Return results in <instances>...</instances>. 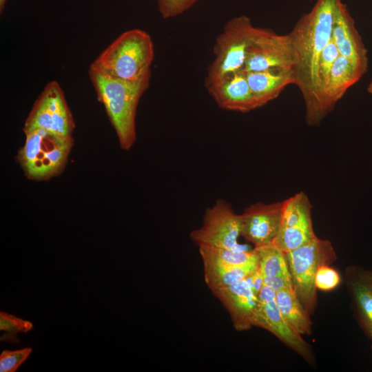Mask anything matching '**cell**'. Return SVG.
Here are the masks:
<instances>
[{"label":"cell","mask_w":372,"mask_h":372,"mask_svg":"<svg viewBox=\"0 0 372 372\" xmlns=\"http://www.w3.org/2000/svg\"><path fill=\"white\" fill-rule=\"evenodd\" d=\"M198 0H158V10L164 19L180 15L192 7Z\"/></svg>","instance_id":"484cf974"},{"label":"cell","mask_w":372,"mask_h":372,"mask_svg":"<svg viewBox=\"0 0 372 372\" xmlns=\"http://www.w3.org/2000/svg\"><path fill=\"white\" fill-rule=\"evenodd\" d=\"M33 329V324L29 320L18 318L3 311L0 312V331H4L1 335V342L17 344L19 333H28Z\"/></svg>","instance_id":"603a6c76"},{"label":"cell","mask_w":372,"mask_h":372,"mask_svg":"<svg viewBox=\"0 0 372 372\" xmlns=\"http://www.w3.org/2000/svg\"><path fill=\"white\" fill-rule=\"evenodd\" d=\"M241 236L240 214L221 199L206 209L200 227L190 232L192 240L198 247L237 248Z\"/></svg>","instance_id":"ba28073f"},{"label":"cell","mask_w":372,"mask_h":372,"mask_svg":"<svg viewBox=\"0 0 372 372\" xmlns=\"http://www.w3.org/2000/svg\"><path fill=\"white\" fill-rule=\"evenodd\" d=\"M258 28L245 15L227 21L216 40L215 59L209 67L205 86L242 70L248 50L256 39Z\"/></svg>","instance_id":"5b68a950"},{"label":"cell","mask_w":372,"mask_h":372,"mask_svg":"<svg viewBox=\"0 0 372 372\" xmlns=\"http://www.w3.org/2000/svg\"><path fill=\"white\" fill-rule=\"evenodd\" d=\"M250 275L229 287L211 290L227 309L234 329L238 331H247L252 327L258 304V294L252 287Z\"/></svg>","instance_id":"5bb4252c"},{"label":"cell","mask_w":372,"mask_h":372,"mask_svg":"<svg viewBox=\"0 0 372 372\" xmlns=\"http://www.w3.org/2000/svg\"><path fill=\"white\" fill-rule=\"evenodd\" d=\"M338 0H317L311 10L298 20L289 33L297 58L294 84L306 107L308 125H320L318 119L317 83L320 59L332 37V25Z\"/></svg>","instance_id":"6da1fadb"},{"label":"cell","mask_w":372,"mask_h":372,"mask_svg":"<svg viewBox=\"0 0 372 372\" xmlns=\"http://www.w3.org/2000/svg\"><path fill=\"white\" fill-rule=\"evenodd\" d=\"M369 334H370V335H371V337L372 338V331H369Z\"/></svg>","instance_id":"f1b7e54d"},{"label":"cell","mask_w":372,"mask_h":372,"mask_svg":"<svg viewBox=\"0 0 372 372\" xmlns=\"http://www.w3.org/2000/svg\"><path fill=\"white\" fill-rule=\"evenodd\" d=\"M367 92L369 93V94H372V81L370 82V83L368 85V87H367Z\"/></svg>","instance_id":"83f0119b"},{"label":"cell","mask_w":372,"mask_h":372,"mask_svg":"<svg viewBox=\"0 0 372 372\" xmlns=\"http://www.w3.org/2000/svg\"><path fill=\"white\" fill-rule=\"evenodd\" d=\"M254 251L264 285L276 291L293 287L285 253L273 244L254 247Z\"/></svg>","instance_id":"e0dca14e"},{"label":"cell","mask_w":372,"mask_h":372,"mask_svg":"<svg viewBox=\"0 0 372 372\" xmlns=\"http://www.w3.org/2000/svg\"><path fill=\"white\" fill-rule=\"evenodd\" d=\"M371 23H372V21H371Z\"/></svg>","instance_id":"f546056e"},{"label":"cell","mask_w":372,"mask_h":372,"mask_svg":"<svg viewBox=\"0 0 372 372\" xmlns=\"http://www.w3.org/2000/svg\"><path fill=\"white\" fill-rule=\"evenodd\" d=\"M198 251L203 263L245 266L257 262L254 249L248 251L244 246L237 248L200 246Z\"/></svg>","instance_id":"44dd1931"},{"label":"cell","mask_w":372,"mask_h":372,"mask_svg":"<svg viewBox=\"0 0 372 372\" xmlns=\"http://www.w3.org/2000/svg\"><path fill=\"white\" fill-rule=\"evenodd\" d=\"M332 38L340 55L347 58L364 74L368 69L367 50L347 6L338 0L332 25Z\"/></svg>","instance_id":"4fadbf2b"},{"label":"cell","mask_w":372,"mask_h":372,"mask_svg":"<svg viewBox=\"0 0 372 372\" xmlns=\"http://www.w3.org/2000/svg\"><path fill=\"white\" fill-rule=\"evenodd\" d=\"M31 347L14 351L4 350L0 355V371L15 372L31 354Z\"/></svg>","instance_id":"cb8c5ba5"},{"label":"cell","mask_w":372,"mask_h":372,"mask_svg":"<svg viewBox=\"0 0 372 372\" xmlns=\"http://www.w3.org/2000/svg\"><path fill=\"white\" fill-rule=\"evenodd\" d=\"M282 202L270 204L256 203L240 214L241 236L254 247L273 243L278 234Z\"/></svg>","instance_id":"7c38bea8"},{"label":"cell","mask_w":372,"mask_h":372,"mask_svg":"<svg viewBox=\"0 0 372 372\" xmlns=\"http://www.w3.org/2000/svg\"><path fill=\"white\" fill-rule=\"evenodd\" d=\"M75 123L59 83L49 82L35 101L23 130L41 129L59 136H72Z\"/></svg>","instance_id":"52a82bcc"},{"label":"cell","mask_w":372,"mask_h":372,"mask_svg":"<svg viewBox=\"0 0 372 372\" xmlns=\"http://www.w3.org/2000/svg\"><path fill=\"white\" fill-rule=\"evenodd\" d=\"M276 293L273 288L262 285L258 296V304L252 326L269 331L295 351L307 358L309 355L308 344L283 318L276 302Z\"/></svg>","instance_id":"8fae6325"},{"label":"cell","mask_w":372,"mask_h":372,"mask_svg":"<svg viewBox=\"0 0 372 372\" xmlns=\"http://www.w3.org/2000/svg\"><path fill=\"white\" fill-rule=\"evenodd\" d=\"M276 302L283 318L298 334L311 333V322L308 312L298 299L293 287L276 291Z\"/></svg>","instance_id":"d6986e66"},{"label":"cell","mask_w":372,"mask_h":372,"mask_svg":"<svg viewBox=\"0 0 372 372\" xmlns=\"http://www.w3.org/2000/svg\"><path fill=\"white\" fill-rule=\"evenodd\" d=\"M6 0H0V12H2L4 6L6 4Z\"/></svg>","instance_id":"4316f807"},{"label":"cell","mask_w":372,"mask_h":372,"mask_svg":"<svg viewBox=\"0 0 372 372\" xmlns=\"http://www.w3.org/2000/svg\"><path fill=\"white\" fill-rule=\"evenodd\" d=\"M257 108L276 99L289 85L294 84L293 70L269 69L245 72Z\"/></svg>","instance_id":"2e32d148"},{"label":"cell","mask_w":372,"mask_h":372,"mask_svg":"<svg viewBox=\"0 0 372 372\" xmlns=\"http://www.w3.org/2000/svg\"><path fill=\"white\" fill-rule=\"evenodd\" d=\"M25 141L17 160L31 180H48L64 169L74 144L72 136H59L41 129L23 130Z\"/></svg>","instance_id":"277c9868"},{"label":"cell","mask_w":372,"mask_h":372,"mask_svg":"<svg viewBox=\"0 0 372 372\" xmlns=\"http://www.w3.org/2000/svg\"><path fill=\"white\" fill-rule=\"evenodd\" d=\"M315 236L308 196L300 192L282 201L280 227L273 244L287 253L305 244Z\"/></svg>","instance_id":"30bf717a"},{"label":"cell","mask_w":372,"mask_h":372,"mask_svg":"<svg viewBox=\"0 0 372 372\" xmlns=\"http://www.w3.org/2000/svg\"><path fill=\"white\" fill-rule=\"evenodd\" d=\"M203 264L205 281L211 290L234 285L245 279L258 268L257 262L245 266Z\"/></svg>","instance_id":"ffe728a7"},{"label":"cell","mask_w":372,"mask_h":372,"mask_svg":"<svg viewBox=\"0 0 372 372\" xmlns=\"http://www.w3.org/2000/svg\"><path fill=\"white\" fill-rule=\"evenodd\" d=\"M364 74L347 58L340 55L335 61L324 96V110L328 114L347 90Z\"/></svg>","instance_id":"ac0fdd59"},{"label":"cell","mask_w":372,"mask_h":372,"mask_svg":"<svg viewBox=\"0 0 372 372\" xmlns=\"http://www.w3.org/2000/svg\"><path fill=\"white\" fill-rule=\"evenodd\" d=\"M154 57L150 35L141 29L120 34L90 64V70L105 76L136 81L151 72Z\"/></svg>","instance_id":"3957f363"},{"label":"cell","mask_w":372,"mask_h":372,"mask_svg":"<svg viewBox=\"0 0 372 372\" xmlns=\"http://www.w3.org/2000/svg\"><path fill=\"white\" fill-rule=\"evenodd\" d=\"M206 87L217 105L223 110L246 113L257 109L242 70L229 74Z\"/></svg>","instance_id":"9a60e30c"},{"label":"cell","mask_w":372,"mask_h":372,"mask_svg":"<svg viewBox=\"0 0 372 372\" xmlns=\"http://www.w3.org/2000/svg\"><path fill=\"white\" fill-rule=\"evenodd\" d=\"M340 282L338 273L333 268L325 265H320L315 276V286L316 289L322 291H329L335 288Z\"/></svg>","instance_id":"d4e9b609"},{"label":"cell","mask_w":372,"mask_h":372,"mask_svg":"<svg viewBox=\"0 0 372 372\" xmlns=\"http://www.w3.org/2000/svg\"><path fill=\"white\" fill-rule=\"evenodd\" d=\"M98 100L103 105L120 147L129 150L136 140V116L140 99L149 85L151 72L136 81L111 78L88 70Z\"/></svg>","instance_id":"7a4b0ae2"},{"label":"cell","mask_w":372,"mask_h":372,"mask_svg":"<svg viewBox=\"0 0 372 372\" xmlns=\"http://www.w3.org/2000/svg\"><path fill=\"white\" fill-rule=\"evenodd\" d=\"M296 52L289 34L280 35L258 28L256 39L248 50L242 70L262 71L269 69H294Z\"/></svg>","instance_id":"9c48e42d"},{"label":"cell","mask_w":372,"mask_h":372,"mask_svg":"<svg viewBox=\"0 0 372 372\" xmlns=\"http://www.w3.org/2000/svg\"><path fill=\"white\" fill-rule=\"evenodd\" d=\"M351 288L362 320L369 332L372 331V271L358 272Z\"/></svg>","instance_id":"7402d4cb"},{"label":"cell","mask_w":372,"mask_h":372,"mask_svg":"<svg viewBox=\"0 0 372 372\" xmlns=\"http://www.w3.org/2000/svg\"><path fill=\"white\" fill-rule=\"evenodd\" d=\"M333 255L331 242L316 236L302 246L285 253L293 287L307 312L313 309L316 302L317 269Z\"/></svg>","instance_id":"8992f818"}]
</instances>
